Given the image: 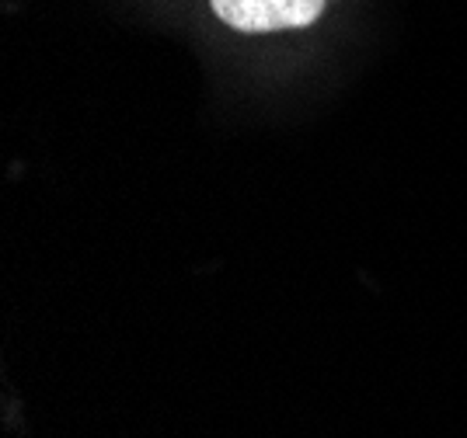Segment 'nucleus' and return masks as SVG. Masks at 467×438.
Segmentation results:
<instances>
[{
  "label": "nucleus",
  "mask_w": 467,
  "mask_h": 438,
  "mask_svg": "<svg viewBox=\"0 0 467 438\" xmlns=\"http://www.w3.org/2000/svg\"><path fill=\"white\" fill-rule=\"evenodd\" d=\"M213 15L234 32L265 36L286 28H307L321 18L328 0H210Z\"/></svg>",
  "instance_id": "nucleus-1"
}]
</instances>
